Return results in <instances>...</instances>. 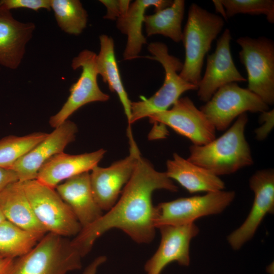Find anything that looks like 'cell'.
Here are the masks:
<instances>
[{
  "mask_svg": "<svg viewBox=\"0 0 274 274\" xmlns=\"http://www.w3.org/2000/svg\"><path fill=\"white\" fill-rule=\"evenodd\" d=\"M177 192L178 187L165 172L156 170L141 155L133 173L115 204L97 220L82 228L72 240L82 257L96 239L114 228L121 230L138 244H149L155 235V206L152 195L157 190Z\"/></svg>",
  "mask_w": 274,
  "mask_h": 274,
  "instance_id": "cell-1",
  "label": "cell"
},
{
  "mask_svg": "<svg viewBox=\"0 0 274 274\" xmlns=\"http://www.w3.org/2000/svg\"><path fill=\"white\" fill-rule=\"evenodd\" d=\"M247 113L238 117L220 136L201 146L192 145L187 159L219 177L252 165L254 160L245 136Z\"/></svg>",
  "mask_w": 274,
  "mask_h": 274,
  "instance_id": "cell-2",
  "label": "cell"
},
{
  "mask_svg": "<svg viewBox=\"0 0 274 274\" xmlns=\"http://www.w3.org/2000/svg\"><path fill=\"white\" fill-rule=\"evenodd\" d=\"M224 25L222 17L211 13L193 3L189 7L188 19L182 32L185 57L180 77L197 87L204 57L213 41Z\"/></svg>",
  "mask_w": 274,
  "mask_h": 274,
  "instance_id": "cell-3",
  "label": "cell"
},
{
  "mask_svg": "<svg viewBox=\"0 0 274 274\" xmlns=\"http://www.w3.org/2000/svg\"><path fill=\"white\" fill-rule=\"evenodd\" d=\"M82 258L72 240L47 232L30 251L14 259L8 274H66L81 268Z\"/></svg>",
  "mask_w": 274,
  "mask_h": 274,
  "instance_id": "cell-4",
  "label": "cell"
},
{
  "mask_svg": "<svg viewBox=\"0 0 274 274\" xmlns=\"http://www.w3.org/2000/svg\"><path fill=\"white\" fill-rule=\"evenodd\" d=\"M148 50L151 55L146 57L158 61L163 66L164 80L162 86L149 98L131 102L128 128L136 121L168 110L184 92L197 89L196 86L180 77L178 73L181 71L183 63L168 53V48L164 43L152 42L148 45Z\"/></svg>",
  "mask_w": 274,
  "mask_h": 274,
  "instance_id": "cell-5",
  "label": "cell"
},
{
  "mask_svg": "<svg viewBox=\"0 0 274 274\" xmlns=\"http://www.w3.org/2000/svg\"><path fill=\"white\" fill-rule=\"evenodd\" d=\"M22 183L37 219L47 232L65 237L80 232L81 224L55 189L36 179Z\"/></svg>",
  "mask_w": 274,
  "mask_h": 274,
  "instance_id": "cell-6",
  "label": "cell"
},
{
  "mask_svg": "<svg viewBox=\"0 0 274 274\" xmlns=\"http://www.w3.org/2000/svg\"><path fill=\"white\" fill-rule=\"evenodd\" d=\"M241 47V62L248 75V89L267 105L274 103V43L262 37H240L236 40Z\"/></svg>",
  "mask_w": 274,
  "mask_h": 274,
  "instance_id": "cell-7",
  "label": "cell"
},
{
  "mask_svg": "<svg viewBox=\"0 0 274 274\" xmlns=\"http://www.w3.org/2000/svg\"><path fill=\"white\" fill-rule=\"evenodd\" d=\"M235 197L234 191L223 190L160 202L155 206V227L193 223L201 217L220 214Z\"/></svg>",
  "mask_w": 274,
  "mask_h": 274,
  "instance_id": "cell-8",
  "label": "cell"
},
{
  "mask_svg": "<svg viewBox=\"0 0 274 274\" xmlns=\"http://www.w3.org/2000/svg\"><path fill=\"white\" fill-rule=\"evenodd\" d=\"M200 110L216 130L223 131L242 114L261 113L269 110V106L248 88L232 82L219 88Z\"/></svg>",
  "mask_w": 274,
  "mask_h": 274,
  "instance_id": "cell-9",
  "label": "cell"
},
{
  "mask_svg": "<svg viewBox=\"0 0 274 274\" xmlns=\"http://www.w3.org/2000/svg\"><path fill=\"white\" fill-rule=\"evenodd\" d=\"M127 133L130 146L129 155L107 167L97 165L90 174L94 198L102 211H108L117 202L141 155L132 132L127 131Z\"/></svg>",
  "mask_w": 274,
  "mask_h": 274,
  "instance_id": "cell-10",
  "label": "cell"
},
{
  "mask_svg": "<svg viewBox=\"0 0 274 274\" xmlns=\"http://www.w3.org/2000/svg\"><path fill=\"white\" fill-rule=\"evenodd\" d=\"M96 56L94 52L85 49L73 59L72 68L75 70L81 68L82 72L77 82L71 86L70 94L61 109L50 117L49 124L51 127L55 128L59 126L75 111L87 104L109 99V95L102 92L98 85Z\"/></svg>",
  "mask_w": 274,
  "mask_h": 274,
  "instance_id": "cell-11",
  "label": "cell"
},
{
  "mask_svg": "<svg viewBox=\"0 0 274 274\" xmlns=\"http://www.w3.org/2000/svg\"><path fill=\"white\" fill-rule=\"evenodd\" d=\"M148 118L151 123L170 127L194 145H203L216 138V130L213 125L187 96L180 97L170 109Z\"/></svg>",
  "mask_w": 274,
  "mask_h": 274,
  "instance_id": "cell-12",
  "label": "cell"
},
{
  "mask_svg": "<svg viewBox=\"0 0 274 274\" xmlns=\"http://www.w3.org/2000/svg\"><path fill=\"white\" fill-rule=\"evenodd\" d=\"M249 186L254 195L251 210L242 224L227 238L234 250L240 249L251 240L265 216L274 212L273 169L256 171L249 179Z\"/></svg>",
  "mask_w": 274,
  "mask_h": 274,
  "instance_id": "cell-13",
  "label": "cell"
},
{
  "mask_svg": "<svg viewBox=\"0 0 274 274\" xmlns=\"http://www.w3.org/2000/svg\"><path fill=\"white\" fill-rule=\"evenodd\" d=\"M161 239L155 253L146 262V274H160L168 264L176 262L188 266L190 263V245L199 229L194 223L181 225H163L158 227Z\"/></svg>",
  "mask_w": 274,
  "mask_h": 274,
  "instance_id": "cell-14",
  "label": "cell"
},
{
  "mask_svg": "<svg viewBox=\"0 0 274 274\" xmlns=\"http://www.w3.org/2000/svg\"><path fill=\"white\" fill-rule=\"evenodd\" d=\"M231 35L225 29L217 42L214 53L208 55L203 77L197 86V96L200 100L207 102L216 91L227 84L246 81L236 68L230 52Z\"/></svg>",
  "mask_w": 274,
  "mask_h": 274,
  "instance_id": "cell-15",
  "label": "cell"
},
{
  "mask_svg": "<svg viewBox=\"0 0 274 274\" xmlns=\"http://www.w3.org/2000/svg\"><path fill=\"white\" fill-rule=\"evenodd\" d=\"M77 131L76 124L67 120L48 133L10 169L16 173L20 182L36 180L44 163L53 156L63 152L66 146L75 141Z\"/></svg>",
  "mask_w": 274,
  "mask_h": 274,
  "instance_id": "cell-16",
  "label": "cell"
},
{
  "mask_svg": "<svg viewBox=\"0 0 274 274\" xmlns=\"http://www.w3.org/2000/svg\"><path fill=\"white\" fill-rule=\"evenodd\" d=\"M106 151H97L78 155L63 152L49 159L40 168L36 180L53 189L64 180L79 174L89 172L102 159Z\"/></svg>",
  "mask_w": 274,
  "mask_h": 274,
  "instance_id": "cell-17",
  "label": "cell"
},
{
  "mask_svg": "<svg viewBox=\"0 0 274 274\" xmlns=\"http://www.w3.org/2000/svg\"><path fill=\"white\" fill-rule=\"evenodd\" d=\"M32 22L15 19L10 10L0 6V64L14 70L20 64L25 47L35 29Z\"/></svg>",
  "mask_w": 274,
  "mask_h": 274,
  "instance_id": "cell-18",
  "label": "cell"
},
{
  "mask_svg": "<svg viewBox=\"0 0 274 274\" xmlns=\"http://www.w3.org/2000/svg\"><path fill=\"white\" fill-rule=\"evenodd\" d=\"M55 189L70 208L82 228L91 224L103 214L94 198L89 172L65 180Z\"/></svg>",
  "mask_w": 274,
  "mask_h": 274,
  "instance_id": "cell-19",
  "label": "cell"
},
{
  "mask_svg": "<svg viewBox=\"0 0 274 274\" xmlns=\"http://www.w3.org/2000/svg\"><path fill=\"white\" fill-rule=\"evenodd\" d=\"M173 1L136 0L131 3L127 13L117 19V28L127 36L126 46L123 54V59L130 60L139 57L143 46L147 40L142 32L146 10L154 7L155 12L170 5Z\"/></svg>",
  "mask_w": 274,
  "mask_h": 274,
  "instance_id": "cell-20",
  "label": "cell"
},
{
  "mask_svg": "<svg viewBox=\"0 0 274 274\" xmlns=\"http://www.w3.org/2000/svg\"><path fill=\"white\" fill-rule=\"evenodd\" d=\"M165 173L190 193L224 190L225 184L219 177L185 159L176 153L166 163Z\"/></svg>",
  "mask_w": 274,
  "mask_h": 274,
  "instance_id": "cell-21",
  "label": "cell"
},
{
  "mask_svg": "<svg viewBox=\"0 0 274 274\" xmlns=\"http://www.w3.org/2000/svg\"><path fill=\"white\" fill-rule=\"evenodd\" d=\"M0 209L5 219L20 228L46 234L37 219L21 182L10 184L0 194Z\"/></svg>",
  "mask_w": 274,
  "mask_h": 274,
  "instance_id": "cell-22",
  "label": "cell"
},
{
  "mask_svg": "<svg viewBox=\"0 0 274 274\" xmlns=\"http://www.w3.org/2000/svg\"><path fill=\"white\" fill-rule=\"evenodd\" d=\"M100 50L96 56V66L98 75L107 83L110 90L115 92L123 106L128 123L131 117V103L123 86L116 61L114 42L107 35L99 37Z\"/></svg>",
  "mask_w": 274,
  "mask_h": 274,
  "instance_id": "cell-23",
  "label": "cell"
},
{
  "mask_svg": "<svg viewBox=\"0 0 274 274\" xmlns=\"http://www.w3.org/2000/svg\"><path fill=\"white\" fill-rule=\"evenodd\" d=\"M185 11V1L175 0L169 6L151 15H145L144 24L147 36L160 35L176 43L182 41V22Z\"/></svg>",
  "mask_w": 274,
  "mask_h": 274,
  "instance_id": "cell-24",
  "label": "cell"
},
{
  "mask_svg": "<svg viewBox=\"0 0 274 274\" xmlns=\"http://www.w3.org/2000/svg\"><path fill=\"white\" fill-rule=\"evenodd\" d=\"M45 234L24 230L6 219L0 223V255L12 259L22 256Z\"/></svg>",
  "mask_w": 274,
  "mask_h": 274,
  "instance_id": "cell-25",
  "label": "cell"
},
{
  "mask_svg": "<svg viewBox=\"0 0 274 274\" xmlns=\"http://www.w3.org/2000/svg\"><path fill=\"white\" fill-rule=\"evenodd\" d=\"M51 9L58 26L65 32L79 35L86 28L87 11L79 0H51Z\"/></svg>",
  "mask_w": 274,
  "mask_h": 274,
  "instance_id": "cell-26",
  "label": "cell"
},
{
  "mask_svg": "<svg viewBox=\"0 0 274 274\" xmlns=\"http://www.w3.org/2000/svg\"><path fill=\"white\" fill-rule=\"evenodd\" d=\"M48 134L38 132L22 136L9 135L0 140V167L10 168Z\"/></svg>",
  "mask_w": 274,
  "mask_h": 274,
  "instance_id": "cell-27",
  "label": "cell"
},
{
  "mask_svg": "<svg viewBox=\"0 0 274 274\" xmlns=\"http://www.w3.org/2000/svg\"><path fill=\"white\" fill-rule=\"evenodd\" d=\"M225 8L227 18L237 14L264 15L270 23L274 22L273 0H220Z\"/></svg>",
  "mask_w": 274,
  "mask_h": 274,
  "instance_id": "cell-28",
  "label": "cell"
},
{
  "mask_svg": "<svg viewBox=\"0 0 274 274\" xmlns=\"http://www.w3.org/2000/svg\"><path fill=\"white\" fill-rule=\"evenodd\" d=\"M0 6L11 10L13 9L26 8L38 11L45 9L51 10V0H1Z\"/></svg>",
  "mask_w": 274,
  "mask_h": 274,
  "instance_id": "cell-29",
  "label": "cell"
},
{
  "mask_svg": "<svg viewBox=\"0 0 274 274\" xmlns=\"http://www.w3.org/2000/svg\"><path fill=\"white\" fill-rule=\"evenodd\" d=\"M259 122L260 126L255 130V138L258 141H262L268 136L273 128V109L261 113Z\"/></svg>",
  "mask_w": 274,
  "mask_h": 274,
  "instance_id": "cell-30",
  "label": "cell"
},
{
  "mask_svg": "<svg viewBox=\"0 0 274 274\" xmlns=\"http://www.w3.org/2000/svg\"><path fill=\"white\" fill-rule=\"evenodd\" d=\"M107 9L106 14L104 18L108 20H117L121 15L119 0H100Z\"/></svg>",
  "mask_w": 274,
  "mask_h": 274,
  "instance_id": "cell-31",
  "label": "cell"
},
{
  "mask_svg": "<svg viewBox=\"0 0 274 274\" xmlns=\"http://www.w3.org/2000/svg\"><path fill=\"white\" fill-rule=\"evenodd\" d=\"M17 181L18 177L14 170L0 167V194L10 184Z\"/></svg>",
  "mask_w": 274,
  "mask_h": 274,
  "instance_id": "cell-32",
  "label": "cell"
},
{
  "mask_svg": "<svg viewBox=\"0 0 274 274\" xmlns=\"http://www.w3.org/2000/svg\"><path fill=\"white\" fill-rule=\"evenodd\" d=\"M106 260L107 257L104 255L97 257L85 268L83 274H96L98 267Z\"/></svg>",
  "mask_w": 274,
  "mask_h": 274,
  "instance_id": "cell-33",
  "label": "cell"
},
{
  "mask_svg": "<svg viewBox=\"0 0 274 274\" xmlns=\"http://www.w3.org/2000/svg\"><path fill=\"white\" fill-rule=\"evenodd\" d=\"M15 259L6 258L0 255V274H8Z\"/></svg>",
  "mask_w": 274,
  "mask_h": 274,
  "instance_id": "cell-34",
  "label": "cell"
},
{
  "mask_svg": "<svg viewBox=\"0 0 274 274\" xmlns=\"http://www.w3.org/2000/svg\"><path fill=\"white\" fill-rule=\"evenodd\" d=\"M213 3L214 5L215 10L217 12L220 13L223 16V18L227 20V18L226 14L225 8L221 2L220 0H213Z\"/></svg>",
  "mask_w": 274,
  "mask_h": 274,
  "instance_id": "cell-35",
  "label": "cell"
},
{
  "mask_svg": "<svg viewBox=\"0 0 274 274\" xmlns=\"http://www.w3.org/2000/svg\"><path fill=\"white\" fill-rule=\"evenodd\" d=\"M5 220H6L5 217H4L2 212L0 209V223L3 222Z\"/></svg>",
  "mask_w": 274,
  "mask_h": 274,
  "instance_id": "cell-36",
  "label": "cell"
}]
</instances>
